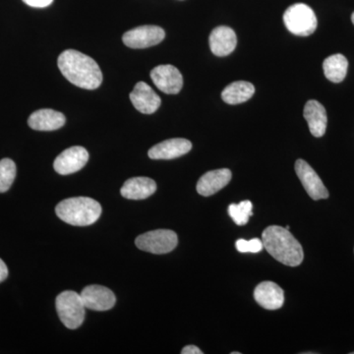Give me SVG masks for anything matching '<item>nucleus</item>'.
<instances>
[{
  "label": "nucleus",
  "mask_w": 354,
  "mask_h": 354,
  "mask_svg": "<svg viewBox=\"0 0 354 354\" xmlns=\"http://www.w3.org/2000/svg\"><path fill=\"white\" fill-rule=\"evenodd\" d=\"M80 295L86 308L94 311H108L113 308L116 302L113 291L102 286H86Z\"/></svg>",
  "instance_id": "9b49d317"
},
{
  "label": "nucleus",
  "mask_w": 354,
  "mask_h": 354,
  "mask_svg": "<svg viewBox=\"0 0 354 354\" xmlns=\"http://www.w3.org/2000/svg\"><path fill=\"white\" fill-rule=\"evenodd\" d=\"M351 354H354V353H351Z\"/></svg>",
  "instance_id": "c756f323"
},
{
  "label": "nucleus",
  "mask_w": 354,
  "mask_h": 354,
  "mask_svg": "<svg viewBox=\"0 0 354 354\" xmlns=\"http://www.w3.org/2000/svg\"><path fill=\"white\" fill-rule=\"evenodd\" d=\"M7 277H8V269H7L6 263L0 259V283L6 281Z\"/></svg>",
  "instance_id": "a878e982"
},
{
  "label": "nucleus",
  "mask_w": 354,
  "mask_h": 354,
  "mask_svg": "<svg viewBox=\"0 0 354 354\" xmlns=\"http://www.w3.org/2000/svg\"><path fill=\"white\" fill-rule=\"evenodd\" d=\"M88 160V153L85 148L74 146L66 149L55 160L53 167L62 176L75 174L81 171Z\"/></svg>",
  "instance_id": "1a4fd4ad"
},
{
  "label": "nucleus",
  "mask_w": 354,
  "mask_h": 354,
  "mask_svg": "<svg viewBox=\"0 0 354 354\" xmlns=\"http://www.w3.org/2000/svg\"><path fill=\"white\" fill-rule=\"evenodd\" d=\"M232 171L228 169H216L207 172L198 181L196 189L200 195L212 196L227 185L232 180Z\"/></svg>",
  "instance_id": "dca6fc26"
},
{
  "label": "nucleus",
  "mask_w": 354,
  "mask_h": 354,
  "mask_svg": "<svg viewBox=\"0 0 354 354\" xmlns=\"http://www.w3.org/2000/svg\"><path fill=\"white\" fill-rule=\"evenodd\" d=\"M192 143L189 140L174 138L165 140L149 150V158L152 160H174L189 153Z\"/></svg>",
  "instance_id": "ddd939ff"
},
{
  "label": "nucleus",
  "mask_w": 354,
  "mask_h": 354,
  "mask_svg": "<svg viewBox=\"0 0 354 354\" xmlns=\"http://www.w3.org/2000/svg\"><path fill=\"white\" fill-rule=\"evenodd\" d=\"M295 171H297L298 178L301 181L304 189L312 199L317 201V200L329 198V191L324 185L323 181L305 160H297Z\"/></svg>",
  "instance_id": "9d476101"
},
{
  "label": "nucleus",
  "mask_w": 354,
  "mask_h": 354,
  "mask_svg": "<svg viewBox=\"0 0 354 354\" xmlns=\"http://www.w3.org/2000/svg\"><path fill=\"white\" fill-rule=\"evenodd\" d=\"M255 87L246 81H236L228 85L221 93V99L228 104H239L245 102L253 97Z\"/></svg>",
  "instance_id": "aec40b11"
},
{
  "label": "nucleus",
  "mask_w": 354,
  "mask_h": 354,
  "mask_svg": "<svg viewBox=\"0 0 354 354\" xmlns=\"http://www.w3.org/2000/svg\"><path fill=\"white\" fill-rule=\"evenodd\" d=\"M252 209V203L246 200L237 205H230L228 207V214L237 225H244L248 223L250 216H253Z\"/></svg>",
  "instance_id": "4be33fe9"
},
{
  "label": "nucleus",
  "mask_w": 354,
  "mask_h": 354,
  "mask_svg": "<svg viewBox=\"0 0 354 354\" xmlns=\"http://www.w3.org/2000/svg\"><path fill=\"white\" fill-rule=\"evenodd\" d=\"M235 246L241 253H259L264 248L263 242L259 239H253L251 241L239 239L235 243Z\"/></svg>",
  "instance_id": "b1692460"
},
{
  "label": "nucleus",
  "mask_w": 354,
  "mask_h": 354,
  "mask_svg": "<svg viewBox=\"0 0 354 354\" xmlns=\"http://www.w3.org/2000/svg\"><path fill=\"white\" fill-rule=\"evenodd\" d=\"M232 354H239V353H237V351H234V353H232Z\"/></svg>",
  "instance_id": "c85d7f7f"
},
{
  "label": "nucleus",
  "mask_w": 354,
  "mask_h": 354,
  "mask_svg": "<svg viewBox=\"0 0 354 354\" xmlns=\"http://www.w3.org/2000/svg\"><path fill=\"white\" fill-rule=\"evenodd\" d=\"M178 237L169 230H157L139 235L135 244L140 250L153 254H167L176 249Z\"/></svg>",
  "instance_id": "423d86ee"
},
{
  "label": "nucleus",
  "mask_w": 354,
  "mask_h": 354,
  "mask_svg": "<svg viewBox=\"0 0 354 354\" xmlns=\"http://www.w3.org/2000/svg\"><path fill=\"white\" fill-rule=\"evenodd\" d=\"M27 6L35 7V8H44L50 6L53 0H23Z\"/></svg>",
  "instance_id": "393cba45"
},
{
  "label": "nucleus",
  "mask_w": 354,
  "mask_h": 354,
  "mask_svg": "<svg viewBox=\"0 0 354 354\" xmlns=\"http://www.w3.org/2000/svg\"><path fill=\"white\" fill-rule=\"evenodd\" d=\"M181 353L183 354H203V351H200V348H198L197 346H185L181 351Z\"/></svg>",
  "instance_id": "bb28decb"
},
{
  "label": "nucleus",
  "mask_w": 354,
  "mask_h": 354,
  "mask_svg": "<svg viewBox=\"0 0 354 354\" xmlns=\"http://www.w3.org/2000/svg\"><path fill=\"white\" fill-rule=\"evenodd\" d=\"M348 62L341 53L326 58L323 64L326 78L333 83H341L348 73Z\"/></svg>",
  "instance_id": "412c9836"
},
{
  "label": "nucleus",
  "mask_w": 354,
  "mask_h": 354,
  "mask_svg": "<svg viewBox=\"0 0 354 354\" xmlns=\"http://www.w3.org/2000/svg\"><path fill=\"white\" fill-rule=\"evenodd\" d=\"M58 68L70 83L86 90H95L102 82V70L92 57L75 50H66L59 55Z\"/></svg>",
  "instance_id": "f257e3e1"
},
{
  "label": "nucleus",
  "mask_w": 354,
  "mask_h": 354,
  "mask_svg": "<svg viewBox=\"0 0 354 354\" xmlns=\"http://www.w3.org/2000/svg\"><path fill=\"white\" fill-rule=\"evenodd\" d=\"M264 248L281 264L297 267L304 261L301 244L295 239L290 230L279 225H271L262 234Z\"/></svg>",
  "instance_id": "f03ea898"
},
{
  "label": "nucleus",
  "mask_w": 354,
  "mask_h": 354,
  "mask_svg": "<svg viewBox=\"0 0 354 354\" xmlns=\"http://www.w3.org/2000/svg\"><path fill=\"white\" fill-rule=\"evenodd\" d=\"M165 38V32L162 28L145 25L125 32L122 41L128 48H147L162 43Z\"/></svg>",
  "instance_id": "0eeeda50"
},
{
  "label": "nucleus",
  "mask_w": 354,
  "mask_h": 354,
  "mask_svg": "<svg viewBox=\"0 0 354 354\" xmlns=\"http://www.w3.org/2000/svg\"><path fill=\"white\" fill-rule=\"evenodd\" d=\"M304 115L308 123L310 132L314 137L320 138L325 135L328 116L323 104L315 100L307 102L304 106Z\"/></svg>",
  "instance_id": "6ab92c4d"
},
{
  "label": "nucleus",
  "mask_w": 354,
  "mask_h": 354,
  "mask_svg": "<svg viewBox=\"0 0 354 354\" xmlns=\"http://www.w3.org/2000/svg\"><path fill=\"white\" fill-rule=\"evenodd\" d=\"M150 76L156 87L165 94H178L183 87V77L174 65H158L151 71Z\"/></svg>",
  "instance_id": "6e6552de"
},
{
  "label": "nucleus",
  "mask_w": 354,
  "mask_h": 354,
  "mask_svg": "<svg viewBox=\"0 0 354 354\" xmlns=\"http://www.w3.org/2000/svg\"><path fill=\"white\" fill-rule=\"evenodd\" d=\"M55 213L60 220L68 225L87 227L99 220L102 215V206L92 198H69L57 205Z\"/></svg>",
  "instance_id": "7ed1b4c3"
},
{
  "label": "nucleus",
  "mask_w": 354,
  "mask_h": 354,
  "mask_svg": "<svg viewBox=\"0 0 354 354\" xmlns=\"http://www.w3.org/2000/svg\"><path fill=\"white\" fill-rule=\"evenodd\" d=\"M254 298L256 302L267 310H278L285 302V293L283 288H279L272 281H263L256 286L254 290Z\"/></svg>",
  "instance_id": "2eb2a0df"
},
{
  "label": "nucleus",
  "mask_w": 354,
  "mask_h": 354,
  "mask_svg": "<svg viewBox=\"0 0 354 354\" xmlns=\"http://www.w3.org/2000/svg\"><path fill=\"white\" fill-rule=\"evenodd\" d=\"M157 191V183L149 177H132L121 187L122 197L129 200H144Z\"/></svg>",
  "instance_id": "a211bd4d"
},
{
  "label": "nucleus",
  "mask_w": 354,
  "mask_h": 354,
  "mask_svg": "<svg viewBox=\"0 0 354 354\" xmlns=\"http://www.w3.org/2000/svg\"><path fill=\"white\" fill-rule=\"evenodd\" d=\"M130 101L137 111L144 114L156 113L162 104L157 93L145 82L136 84L130 94Z\"/></svg>",
  "instance_id": "f8f14e48"
},
{
  "label": "nucleus",
  "mask_w": 354,
  "mask_h": 354,
  "mask_svg": "<svg viewBox=\"0 0 354 354\" xmlns=\"http://www.w3.org/2000/svg\"><path fill=\"white\" fill-rule=\"evenodd\" d=\"M351 21H353L354 25V12L353 13V15H351Z\"/></svg>",
  "instance_id": "cd10ccee"
},
{
  "label": "nucleus",
  "mask_w": 354,
  "mask_h": 354,
  "mask_svg": "<svg viewBox=\"0 0 354 354\" xmlns=\"http://www.w3.org/2000/svg\"><path fill=\"white\" fill-rule=\"evenodd\" d=\"M286 29L299 37H308L316 31L318 21L311 7L304 3L293 4L283 14Z\"/></svg>",
  "instance_id": "39448f33"
},
{
  "label": "nucleus",
  "mask_w": 354,
  "mask_h": 354,
  "mask_svg": "<svg viewBox=\"0 0 354 354\" xmlns=\"http://www.w3.org/2000/svg\"><path fill=\"white\" fill-rule=\"evenodd\" d=\"M64 114L53 109H39L30 115L28 124L37 131H55L65 124Z\"/></svg>",
  "instance_id": "f3484780"
},
{
  "label": "nucleus",
  "mask_w": 354,
  "mask_h": 354,
  "mask_svg": "<svg viewBox=\"0 0 354 354\" xmlns=\"http://www.w3.org/2000/svg\"><path fill=\"white\" fill-rule=\"evenodd\" d=\"M58 316L65 327L78 329L86 316V306L81 295L75 291L66 290L60 293L55 301Z\"/></svg>",
  "instance_id": "20e7f679"
},
{
  "label": "nucleus",
  "mask_w": 354,
  "mask_h": 354,
  "mask_svg": "<svg viewBox=\"0 0 354 354\" xmlns=\"http://www.w3.org/2000/svg\"><path fill=\"white\" fill-rule=\"evenodd\" d=\"M16 177V165L10 158L0 160V193L10 189Z\"/></svg>",
  "instance_id": "5701e85b"
},
{
  "label": "nucleus",
  "mask_w": 354,
  "mask_h": 354,
  "mask_svg": "<svg viewBox=\"0 0 354 354\" xmlns=\"http://www.w3.org/2000/svg\"><path fill=\"white\" fill-rule=\"evenodd\" d=\"M209 48L216 57H227L236 48V34L232 28L220 26L212 31L209 39Z\"/></svg>",
  "instance_id": "4468645a"
}]
</instances>
